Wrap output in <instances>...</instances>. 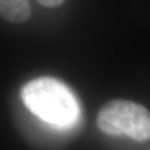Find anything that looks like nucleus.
Returning <instances> with one entry per match:
<instances>
[{"instance_id": "2", "label": "nucleus", "mask_w": 150, "mask_h": 150, "mask_svg": "<svg viewBox=\"0 0 150 150\" xmlns=\"http://www.w3.org/2000/svg\"><path fill=\"white\" fill-rule=\"evenodd\" d=\"M99 129L111 137H129L138 142L150 139V111L134 101L111 100L98 112Z\"/></svg>"}, {"instance_id": "4", "label": "nucleus", "mask_w": 150, "mask_h": 150, "mask_svg": "<svg viewBox=\"0 0 150 150\" xmlns=\"http://www.w3.org/2000/svg\"><path fill=\"white\" fill-rule=\"evenodd\" d=\"M38 1L46 8H55V6L62 5L65 0H38Z\"/></svg>"}, {"instance_id": "1", "label": "nucleus", "mask_w": 150, "mask_h": 150, "mask_svg": "<svg viewBox=\"0 0 150 150\" xmlns=\"http://www.w3.org/2000/svg\"><path fill=\"white\" fill-rule=\"evenodd\" d=\"M25 106L38 118L58 128H69L79 116L78 101L67 85L53 78H38L21 89Z\"/></svg>"}, {"instance_id": "3", "label": "nucleus", "mask_w": 150, "mask_h": 150, "mask_svg": "<svg viewBox=\"0 0 150 150\" xmlns=\"http://www.w3.org/2000/svg\"><path fill=\"white\" fill-rule=\"evenodd\" d=\"M0 14L6 21L20 24L30 18L31 9L28 0H0Z\"/></svg>"}]
</instances>
